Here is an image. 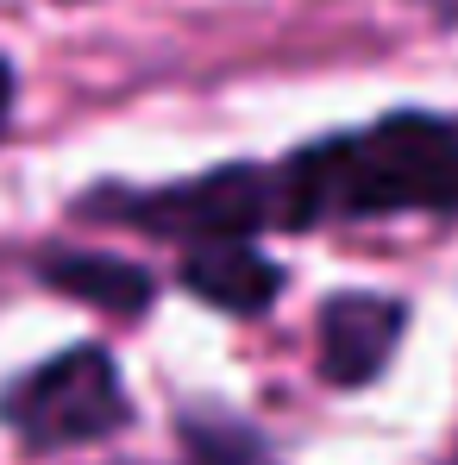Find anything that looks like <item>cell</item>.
<instances>
[{"instance_id":"3957f363","label":"cell","mask_w":458,"mask_h":465,"mask_svg":"<svg viewBox=\"0 0 458 465\" xmlns=\"http://www.w3.org/2000/svg\"><path fill=\"white\" fill-rule=\"evenodd\" d=\"M408 333V302L383 290H333L314 314V371L333 390L377 384Z\"/></svg>"},{"instance_id":"6da1fadb","label":"cell","mask_w":458,"mask_h":465,"mask_svg":"<svg viewBox=\"0 0 458 465\" xmlns=\"http://www.w3.org/2000/svg\"><path fill=\"white\" fill-rule=\"evenodd\" d=\"M270 232L365 227L395 214H458V114L389 107L264 163Z\"/></svg>"},{"instance_id":"7a4b0ae2","label":"cell","mask_w":458,"mask_h":465,"mask_svg":"<svg viewBox=\"0 0 458 465\" xmlns=\"http://www.w3.org/2000/svg\"><path fill=\"white\" fill-rule=\"evenodd\" d=\"M0 421L19 434L25 453H70V447H94L132 428V396H126L113 352L82 340L0 390Z\"/></svg>"},{"instance_id":"8992f818","label":"cell","mask_w":458,"mask_h":465,"mask_svg":"<svg viewBox=\"0 0 458 465\" xmlns=\"http://www.w3.org/2000/svg\"><path fill=\"white\" fill-rule=\"evenodd\" d=\"M182 447L195 453V465H277L270 440L227 409H189L182 415Z\"/></svg>"},{"instance_id":"277c9868","label":"cell","mask_w":458,"mask_h":465,"mask_svg":"<svg viewBox=\"0 0 458 465\" xmlns=\"http://www.w3.org/2000/svg\"><path fill=\"white\" fill-rule=\"evenodd\" d=\"M176 277H182L189 296H201L220 314H239V321L264 314L289 290V271L277 258H264L251 239H195V245H182V271Z\"/></svg>"},{"instance_id":"ba28073f","label":"cell","mask_w":458,"mask_h":465,"mask_svg":"<svg viewBox=\"0 0 458 465\" xmlns=\"http://www.w3.org/2000/svg\"><path fill=\"white\" fill-rule=\"evenodd\" d=\"M446 13H453V19H458V0H446Z\"/></svg>"},{"instance_id":"9c48e42d","label":"cell","mask_w":458,"mask_h":465,"mask_svg":"<svg viewBox=\"0 0 458 465\" xmlns=\"http://www.w3.org/2000/svg\"><path fill=\"white\" fill-rule=\"evenodd\" d=\"M446 465H458V453H453V460H446Z\"/></svg>"},{"instance_id":"52a82bcc","label":"cell","mask_w":458,"mask_h":465,"mask_svg":"<svg viewBox=\"0 0 458 465\" xmlns=\"http://www.w3.org/2000/svg\"><path fill=\"white\" fill-rule=\"evenodd\" d=\"M13 94H19V76H13V64L0 57V139H6V126H13Z\"/></svg>"},{"instance_id":"5b68a950","label":"cell","mask_w":458,"mask_h":465,"mask_svg":"<svg viewBox=\"0 0 458 465\" xmlns=\"http://www.w3.org/2000/svg\"><path fill=\"white\" fill-rule=\"evenodd\" d=\"M38 283H51L57 296H76L101 314H120V321H139L157 302V277L132 258H113V252H38Z\"/></svg>"}]
</instances>
